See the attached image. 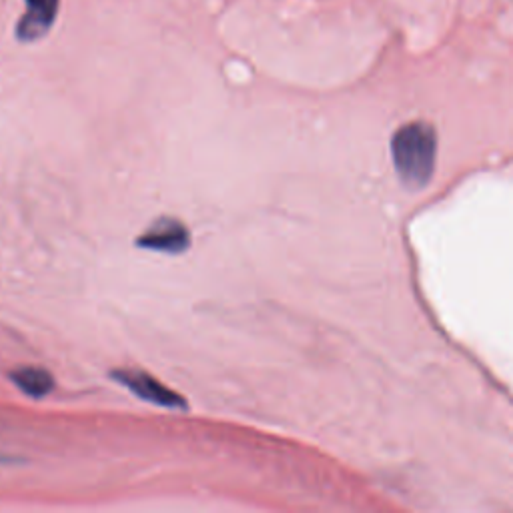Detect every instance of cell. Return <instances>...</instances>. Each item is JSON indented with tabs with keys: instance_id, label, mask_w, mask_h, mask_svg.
Masks as SVG:
<instances>
[{
	"instance_id": "6da1fadb",
	"label": "cell",
	"mask_w": 513,
	"mask_h": 513,
	"mask_svg": "<svg viewBox=\"0 0 513 513\" xmlns=\"http://www.w3.org/2000/svg\"><path fill=\"white\" fill-rule=\"evenodd\" d=\"M391 153L399 177L411 187H421L429 181L435 169V131L421 123L407 125L393 137Z\"/></svg>"
},
{
	"instance_id": "7a4b0ae2",
	"label": "cell",
	"mask_w": 513,
	"mask_h": 513,
	"mask_svg": "<svg viewBox=\"0 0 513 513\" xmlns=\"http://www.w3.org/2000/svg\"><path fill=\"white\" fill-rule=\"evenodd\" d=\"M111 377L147 403H155V405L167 407V409H185L187 407V401L179 393L167 389L159 379H155L153 375H149L141 369H115L111 373Z\"/></svg>"
},
{
	"instance_id": "3957f363",
	"label": "cell",
	"mask_w": 513,
	"mask_h": 513,
	"mask_svg": "<svg viewBox=\"0 0 513 513\" xmlns=\"http://www.w3.org/2000/svg\"><path fill=\"white\" fill-rule=\"evenodd\" d=\"M137 245L147 251L165 255H181L191 247V233L185 223L173 217H161L137 239Z\"/></svg>"
},
{
	"instance_id": "277c9868",
	"label": "cell",
	"mask_w": 513,
	"mask_h": 513,
	"mask_svg": "<svg viewBox=\"0 0 513 513\" xmlns=\"http://www.w3.org/2000/svg\"><path fill=\"white\" fill-rule=\"evenodd\" d=\"M9 377L15 383V387L25 395H29L31 399H43L51 395L55 389V377L45 367H37V365L17 367L15 371H11Z\"/></svg>"
},
{
	"instance_id": "5b68a950",
	"label": "cell",
	"mask_w": 513,
	"mask_h": 513,
	"mask_svg": "<svg viewBox=\"0 0 513 513\" xmlns=\"http://www.w3.org/2000/svg\"><path fill=\"white\" fill-rule=\"evenodd\" d=\"M11 461H13V457H9V455H3V453H0V465L11 463Z\"/></svg>"
}]
</instances>
